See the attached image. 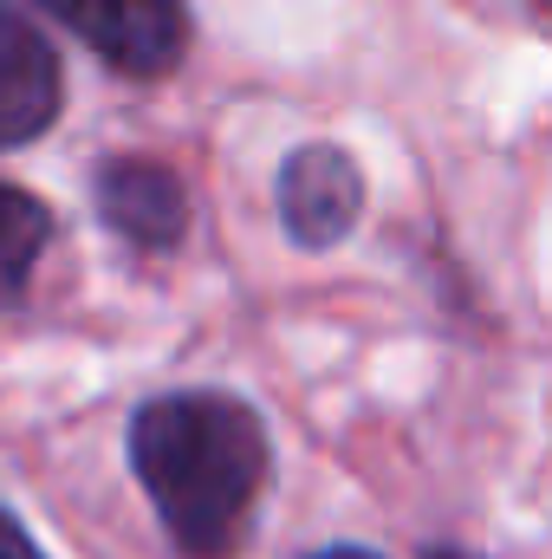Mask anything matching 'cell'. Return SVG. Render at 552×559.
I'll return each instance as SVG.
<instances>
[{"mask_svg": "<svg viewBox=\"0 0 552 559\" xmlns=\"http://www.w3.org/2000/svg\"><path fill=\"white\" fill-rule=\"evenodd\" d=\"M131 468L182 559H228L274 475L254 404L228 391H169L131 417Z\"/></svg>", "mask_w": 552, "mask_h": 559, "instance_id": "6da1fadb", "label": "cell"}, {"mask_svg": "<svg viewBox=\"0 0 552 559\" xmlns=\"http://www.w3.org/2000/svg\"><path fill=\"white\" fill-rule=\"evenodd\" d=\"M65 33H79L111 72L163 79L189 52V0H33Z\"/></svg>", "mask_w": 552, "mask_h": 559, "instance_id": "7a4b0ae2", "label": "cell"}, {"mask_svg": "<svg viewBox=\"0 0 552 559\" xmlns=\"http://www.w3.org/2000/svg\"><path fill=\"white\" fill-rule=\"evenodd\" d=\"M364 215V169L338 143H299L279 163V228L292 248H338Z\"/></svg>", "mask_w": 552, "mask_h": 559, "instance_id": "3957f363", "label": "cell"}, {"mask_svg": "<svg viewBox=\"0 0 552 559\" xmlns=\"http://www.w3.org/2000/svg\"><path fill=\"white\" fill-rule=\"evenodd\" d=\"M59 105H65L59 52L13 0H0V150L46 138Z\"/></svg>", "mask_w": 552, "mask_h": 559, "instance_id": "277c9868", "label": "cell"}, {"mask_svg": "<svg viewBox=\"0 0 552 559\" xmlns=\"http://www.w3.org/2000/svg\"><path fill=\"white\" fill-rule=\"evenodd\" d=\"M98 215L111 235H124L143 254H163L189 235V189L169 163L149 156H111L98 169Z\"/></svg>", "mask_w": 552, "mask_h": 559, "instance_id": "5b68a950", "label": "cell"}, {"mask_svg": "<svg viewBox=\"0 0 552 559\" xmlns=\"http://www.w3.org/2000/svg\"><path fill=\"white\" fill-rule=\"evenodd\" d=\"M52 241V209L13 182H0V306H20L26 286H33V267Z\"/></svg>", "mask_w": 552, "mask_h": 559, "instance_id": "8992f818", "label": "cell"}, {"mask_svg": "<svg viewBox=\"0 0 552 559\" xmlns=\"http://www.w3.org/2000/svg\"><path fill=\"white\" fill-rule=\"evenodd\" d=\"M0 559H46L39 547H33V534H26L7 508H0Z\"/></svg>", "mask_w": 552, "mask_h": 559, "instance_id": "52a82bcc", "label": "cell"}, {"mask_svg": "<svg viewBox=\"0 0 552 559\" xmlns=\"http://www.w3.org/2000/svg\"><path fill=\"white\" fill-rule=\"evenodd\" d=\"M312 559H384V554H371V547H325V554H312Z\"/></svg>", "mask_w": 552, "mask_h": 559, "instance_id": "ba28073f", "label": "cell"}, {"mask_svg": "<svg viewBox=\"0 0 552 559\" xmlns=\"http://www.w3.org/2000/svg\"><path fill=\"white\" fill-rule=\"evenodd\" d=\"M429 559H481V554H461V547H429Z\"/></svg>", "mask_w": 552, "mask_h": 559, "instance_id": "9c48e42d", "label": "cell"}, {"mask_svg": "<svg viewBox=\"0 0 552 559\" xmlns=\"http://www.w3.org/2000/svg\"><path fill=\"white\" fill-rule=\"evenodd\" d=\"M540 7H547V13H552V0H540Z\"/></svg>", "mask_w": 552, "mask_h": 559, "instance_id": "30bf717a", "label": "cell"}]
</instances>
